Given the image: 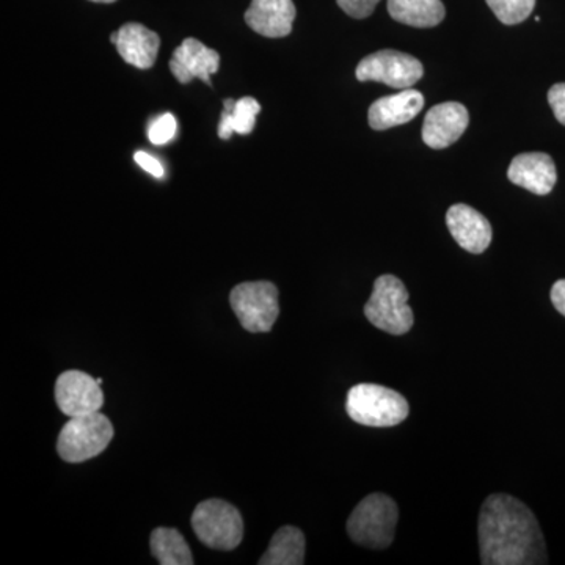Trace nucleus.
Instances as JSON below:
<instances>
[{"mask_svg":"<svg viewBox=\"0 0 565 565\" xmlns=\"http://www.w3.org/2000/svg\"><path fill=\"white\" fill-rule=\"evenodd\" d=\"M399 509L388 494L371 493L356 504L348 520V534L355 544L385 550L396 535Z\"/></svg>","mask_w":565,"mask_h":565,"instance_id":"f03ea898","label":"nucleus"},{"mask_svg":"<svg viewBox=\"0 0 565 565\" xmlns=\"http://www.w3.org/2000/svg\"><path fill=\"white\" fill-rule=\"evenodd\" d=\"M548 103L552 106L553 114L561 125L565 126V82L553 85L548 92Z\"/></svg>","mask_w":565,"mask_h":565,"instance_id":"b1692460","label":"nucleus"},{"mask_svg":"<svg viewBox=\"0 0 565 565\" xmlns=\"http://www.w3.org/2000/svg\"><path fill=\"white\" fill-rule=\"evenodd\" d=\"M478 533L484 565L548 563L537 519L511 494L494 493L487 498L479 512Z\"/></svg>","mask_w":565,"mask_h":565,"instance_id":"f257e3e1","label":"nucleus"},{"mask_svg":"<svg viewBox=\"0 0 565 565\" xmlns=\"http://www.w3.org/2000/svg\"><path fill=\"white\" fill-rule=\"evenodd\" d=\"M360 82H381L388 87L405 90L424 76V66L414 55L385 50L367 55L355 70Z\"/></svg>","mask_w":565,"mask_h":565,"instance_id":"6e6552de","label":"nucleus"},{"mask_svg":"<svg viewBox=\"0 0 565 565\" xmlns=\"http://www.w3.org/2000/svg\"><path fill=\"white\" fill-rule=\"evenodd\" d=\"M134 161L139 163V167L145 170V172L150 173L151 177L162 178L163 177V167L159 159L152 158L151 154L145 151H137L134 154Z\"/></svg>","mask_w":565,"mask_h":565,"instance_id":"393cba45","label":"nucleus"},{"mask_svg":"<svg viewBox=\"0 0 565 565\" xmlns=\"http://www.w3.org/2000/svg\"><path fill=\"white\" fill-rule=\"evenodd\" d=\"M117 32L115 46L122 61L139 70H150L158 61L161 36L139 22H128Z\"/></svg>","mask_w":565,"mask_h":565,"instance_id":"dca6fc26","label":"nucleus"},{"mask_svg":"<svg viewBox=\"0 0 565 565\" xmlns=\"http://www.w3.org/2000/svg\"><path fill=\"white\" fill-rule=\"evenodd\" d=\"M345 411L352 422L370 427H393L411 414L407 399L392 388L359 384L349 390Z\"/></svg>","mask_w":565,"mask_h":565,"instance_id":"7ed1b4c3","label":"nucleus"},{"mask_svg":"<svg viewBox=\"0 0 565 565\" xmlns=\"http://www.w3.org/2000/svg\"><path fill=\"white\" fill-rule=\"evenodd\" d=\"M446 225L463 250L479 255L492 243V225L481 212L468 204L459 203L446 212Z\"/></svg>","mask_w":565,"mask_h":565,"instance_id":"f8f14e48","label":"nucleus"},{"mask_svg":"<svg viewBox=\"0 0 565 565\" xmlns=\"http://www.w3.org/2000/svg\"><path fill=\"white\" fill-rule=\"evenodd\" d=\"M114 426L99 412L73 416L63 426L57 440V452L65 462L81 463L95 459L110 445Z\"/></svg>","mask_w":565,"mask_h":565,"instance_id":"39448f33","label":"nucleus"},{"mask_svg":"<svg viewBox=\"0 0 565 565\" xmlns=\"http://www.w3.org/2000/svg\"><path fill=\"white\" fill-rule=\"evenodd\" d=\"M424 107V96L414 88L385 96L371 104L367 121L375 131H385L394 126L405 125L418 117Z\"/></svg>","mask_w":565,"mask_h":565,"instance_id":"2eb2a0df","label":"nucleus"},{"mask_svg":"<svg viewBox=\"0 0 565 565\" xmlns=\"http://www.w3.org/2000/svg\"><path fill=\"white\" fill-rule=\"evenodd\" d=\"M508 178L527 192L548 195L557 180L555 161L545 152H523L509 166Z\"/></svg>","mask_w":565,"mask_h":565,"instance_id":"ddd939ff","label":"nucleus"},{"mask_svg":"<svg viewBox=\"0 0 565 565\" xmlns=\"http://www.w3.org/2000/svg\"><path fill=\"white\" fill-rule=\"evenodd\" d=\"M550 297H552V302L555 305L556 310L565 318V280H557L553 285Z\"/></svg>","mask_w":565,"mask_h":565,"instance_id":"a878e982","label":"nucleus"},{"mask_svg":"<svg viewBox=\"0 0 565 565\" xmlns=\"http://www.w3.org/2000/svg\"><path fill=\"white\" fill-rule=\"evenodd\" d=\"M169 66L180 84H191L193 79H200L212 85V74L221 68V54L204 46L200 40L185 39L174 50Z\"/></svg>","mask_w":565,"mask_h":565,"instance_id":"9b49d317","label":"nucleus"},{"mask_svg":"<svg viewBox=\"0 0 565 565\" xmlns=\"http://www.w3.org/2000/svg\"><path fill=\"white\" fill-rule=\"evenodd\" d=\"M117 39H118V32L111 33V35H110V43L111 44L117 43Z\"/></svg>","mask_w":565,"mask_h":565,"instance_id":"cd10ccee","label":"nucleus"},{"mask_svg":"<svg viewBox=\"0 0 565 565\" xmlns=\"http://www.w3.org/2000/svg\"><path fill=\"white\" fill-rule=\"evenodd\" d=\"M90 2H95V3H114V2H117V0H90Z\"/></svg>","mask_w":565,"mask_h":565,"instance_id":"bb28decb","label":"nucleus"},{"mask_svg":"<svg viewBox=\"0 0 565 565\" xmlns=\"http://www.w3.org/2000/svg\"><path fill=\"white\" fill-rule=\"evenodd\" d=\"M296 14L292 0H252L244 18L253 32L267 39H282L292 32Z\"/></svg>","mask_w":565,"mask_h":565,"instance_id":"4468645a","label":"nucleus"},{"mask_svg":"<svg viewBox=\"0 0 565 565\" xmlns=\"http://www.w3.org/2000/svg\"><path fill=\"white\" fill-rule=\"evenodd\" d=\"M388 13L394 21L416 29H429L445 20L441 0H388Z\"/></svg>","mask_w":565,"mask_h":565,"instance_id":"f3484780","label":"nucleus"},{"mask_svg":"<svg viewBox=\"0 0 565 565\" xmlns=\"http://www.w3.org/2000/svg\"><path fill=\"white\" fill-rule=\"evenodd\" d=\"M468 122H470V114L463 104H437L424 118L423 141L434 150H444L463 136Z\"/></svg>","mask_w":565,"mask_h":565,"instance_id":"9d476101","label":"nucleus"},{"mask_svg":"<svg viewBox=\"0 0 565 565\" xmlns=\"http://www.w3.org/2000/svg\"><path fill=\"white\" fill-rule=\"evenodd\" d=\"M379 2L381 0H337L340 9L353 20H366L374 13Z\"/></svg>","mask_w":565,"mask_h":565,"instance_id":"5701e85b","label":"nucleus"},{"mask_svg":"<svg viewBox=\"0 0 565 565\" xmlns=\"http://www.w3.org/2000/svg\"><path fill=\"white\" fill-rule=\"evenodd\" d=\"M230 303L241 326L250 333L273 330L280 315L278 288L270 281H245L233 288Z\"/></svg>","mask_w":565,"mask_h":565,"instance_id":"0eeeda50","label":"nucleus"},{"mask_svg":"<svg viewBox=\"0 0 565 565\" xmlns=\"http://www.w3.org/2000/svg\"><path fill=\"white\" fill-rule=\"evenodd\" d=\"M55 403L68 418L99 412L104 404L102 385L90 374L65 371L55 382Z\"/></svg>","mask_w":565,"mask_h":565,"instance_id":"1a4fd4ad","label":"nucleus"},{"mask_svg":"<svg viewBox=\"0 0 565 565\" xmlns=\"http://www.w3.org/2000/svg\"><path fill=\"white\" fill-rule=\"evenodd\" d=\"M487 6L505 25H515L526 21L535 7V0H486Z\"/></svg>","mask_w":565,"mask_h":565,"instance_id":"412c9836","label":"nucleus"},{"mask_svg":"<svg viewBox=\"0 0 565 565\" xmlns=\"http://www.w3.org/2000/svg\"><path fill=\"white\" fill-rule=\"evenodd\" d=\"M367 321L385 333L405 334L414 327L415 318L408 305V291L394 275H382L374 282L373 294L364 305Z\"/></svg>","mask_w":565,"mask_h":565,"instance_id":"20e7f679","label":"nucleus"},{"mask_svg":"<svg viewBox=\"0 0 565 565\" xmlns=\"http://www.w3.org/2000/svg\"><path fill=\"white\" fill-rule=\"evenodd\" d=\"M305 535L299 527L282 526L274 534L259 565H302L305 563Z\"/></svg>","mask_w":565,"mask_h":565,"instance_id":"a211bd4d","label":"nucleus"},{"mask_svg":"<svg viewBox=\"0 0 565 565\" xmlns=\"http://www.w3.org/2000/svg\"><path fill=\"white\" fill-rule=\"evenodd\" d=\"M151 553L162 565H192L193 561L191 548L188 542L180 534V531L173 527H158L152 531Z\"/></svg>","mask_w":565,"mask_h":565,"instance_id":"aec40b11","label":"nucleus"},{"mask_svg":"<svg viewBox=\"0 0 565 565\" xmlns=\"http://www.w3.org/2000/svg\"><path fill=\"white\" fill-rule=\"evenodd\" d=\"M262 111V104L250 96L237 99H225L221 122H218V137L228 140L234 132L248 136L255 129L256 117Z\"/></svg>","mask_w":565,"mask_h":565,"instance_id":"6ab92c4d","label":"nucleus"},{"mask_svg":"<svg viewBox=\"0 0 565 565\" xmlns=\"http://www.w3.org/2000/svg\"><path fill=\"white\" fill-rule=\"evenodd\" d=\"M192 530L202 544L230 552L243 542L244 519L228 501L212 498L196 505L192 514Z\"/></svg>","mask_w":565,"mask_h":565,"instance_id":"423d86ee","label":"nucleus"},{"mask_svg":"<svg viewBox=\"0 0 565 565\" xmlns=\"http://www.w3.org/2000/svg\"><path fill=\"white\" fill-rule=\"evenodd\" d=\"M174 134H177V118L172 114H163L151 122L148 139L151 143L163 145L172 140Z\"/></svg>","mask_w":565,"mask_h":565,"instance_id":"4be33fe9","label":"nucleus"}]
</instances>
